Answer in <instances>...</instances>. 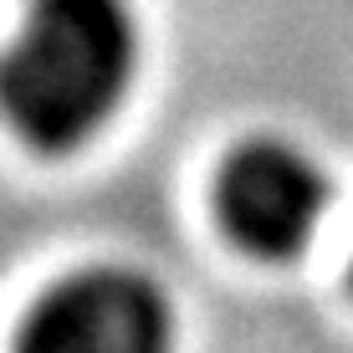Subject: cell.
Wrapping results in <instances>:
<instances>
[{"label":"cell","mask_w":353,"mask_h":353,"mask_svg":"<svg viewBox=\"0 0 353 353\" xmlns=\"http://www.w3.org/2000/svg\"><path fill=\"white\" fill-rule=\"evenodd\" d=\"M327 205H333L327 169L287 139H246L215 179L221 225L236 236V246L266 261L302 256Z\"/></svg>","instance_id":"3"},{"label":"cell","mask_w":353,"mask_h":353,"mask_svg":"<svg viewBox=\"0 0 353 353\" xmlns=\"http://www.w3.org/2000/svg\"><path fill=\"white\" fill-rule=\"evenodd\" d=\"M139 72L128 0H26L0 52V118L41 154H72L108 128Z\"/></svg>","instance_id":"1"},{"label":"cell","mask_w":353,"mask_h":353,"mask_svg":"<svg viewBox=\"0 0 353 353\" xmlns=\"http://www.w3.org/2000/svg\"><path fill=\"white\" fill-rule=\"evenodd\" d=\"M16 353H174V307L133 266H88L36 297Z\"/></svg>","instance_id":"2"}]
</instances>
